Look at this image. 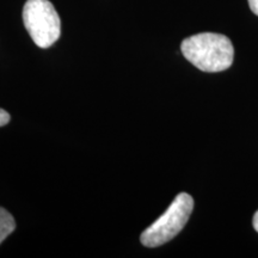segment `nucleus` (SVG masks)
Segmentation results:
<instances>
[{"instance_id": "obj_5", "label": "nucleus", "mask_w": 258, "mask_h": 258, "mask_svg": "<svg viewBox=\"0 0 258 258\" xmlns=\"http://www.w3.org/2000/svg\"><path fill=\"white\" fill-rule=\"evenodd\" d=\"M10 122V114L4 109H0V127L6 125Z\"/></svg>"}, {"instance_id": "obj_3", "label": "nucleus", "mask_w": 258, "mask_h": 258, "mask_svg": "<svg viewBox=\"0 0 258 258\" xmlns=\"http://www.w3.org/2000/svg\"><path fill=\"white\" fill-rule=\"evenodd\" d=\"M23 21L32 41L40 48H49L59 40L60 17L48 0H28L23 9Z\"/></svg>"}, {"instance_id": "obj_1", "label": "nucleus", "mask_w": 258, "mask_h": 258, "mask_svg": "<svg viewBox=\"0 0 258 258\" xmlns=\"http://www.w3.org/2000/svg\"><path fill=\"white\" fill-rule=\"evenodd\" d=\"M180 50L194 66L211 73L230 69L234 57L230 38L215 32H202L185 38L180 44Z\"/></svg>"}, {"instance_id": "obj_6", "label": "nucleus", "mask_w": 258, "mask_h": 258, "mask_svg": "<svg viewBox=\"0 0 258 258\" xmlns=\"http://www.w3.org/2000/svg\"><path fill=\"white\" fill-rule=\"evenodd\" d=\"M247 2H249L251 11L258 16V0H247Z\"/></svg>"}, {"instance_id": "obj_4", "label": "nucleus", "mask_w": 258, "mask_h": 258, "mask_svg": "<svg viewBox=\"0 0 258 258\" xmlns=\"http://www.w3.org/2000/svg\"><path fill=\"white\" fill-rule=\"evenodd\" d=\"M16 230V221L6 209L0 207V244Z\"/></svg>"}, {"instance_id": "obj_7", "label": "nucleus", "mask_w": 258, "mask_h": 258, "mask_svg": "<svg viewBox=\"0 0 258 258\" xmlns=\"http://www.w3.org/2000/svg\"><path fill=\"white\" fill-rule=\"evenodd\" d=\"M252 224H253V228L258 232V211L254 213L253 215V220H252Z\"/></svg>"}, {"instance_id": "obj_2", "label": "nucleus", "mask_w": 258, "mask_h": 258, "mask_svg": "<svg viewBox=\"0 0 258 258\" xmlns=\"http://www.w3.org/2000/svg\"><path fill=\"white\" fill-rule=\"evenodd\" d=\"M194 209V200L189 194L176 196L166 212L141 234L140 240L147 247H157L176 237L188 222Z\"/></svg>"}]
</instances>
